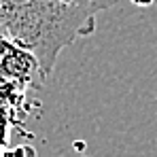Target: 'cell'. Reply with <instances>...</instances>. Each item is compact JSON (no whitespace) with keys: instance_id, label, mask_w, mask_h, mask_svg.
Masks as SVG:
<instances>
[{"instance_id":"obj_2","label":"cell","mask_w":157,"mask_h":157,"mask_svg":"<svg viewBox=\"0 0 157 157\" xmlns=\"http://www.w3.org/2000/svg\"><path fill=\"white\" fill-rule=\"evenodd\" d=\"M55 2L70 4V6H81V9H89V11H94L96 15L117 4V0H55Z\"/></svg>"},{"instance_id":"obj_4","label":"cell","mask_w":157,"mask_h":157,"mask_svg":"<svg viewBox=\"0 0 157 157\" xmlns=\"http://www.w3.org/2000/svg\"><path fill=\"white\" fill-rule=\"evenodd\" d=\"M132 4H134V6H142V9H144V6H151V4H155V0H130Z\"/></svg>"},{"instance_id":"obj_3","label":"cell","mask_w":157,"mask_h":157,"mask_svg":"<svg viewBox=\"0 0 157 157\" xmlns=\"http://www.w3.org/2000/svg\"><path fill=\"white\" fill-rule=\"evenodd\" d=\"M13 47V43H9L6 40V36L0 32V62H2V57H4V53H9V49Z\"/></svg>"},{"instance_id":"obj_1","label":"cell","mask_w":157,"mask_h":157,"mask_svg":"<svg viewBox=\"0 0 157 157\" xmlns=\"http://www.w3.org/2000/svg\"><path fill=\"white\" fill-rule=\"evenodd\" d=\"M96 30V13L55 0H0V32L17 49L34 57L40 78L49 77L77 38Z\"/></svg>"}]
</instances>
